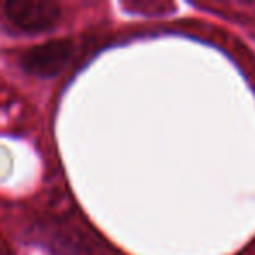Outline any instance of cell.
Segmentation results:
<instances>
[{
  "label": "cell",
  "mask_w": 255,
  "mask_h": 255,
  "mask_svg": "<svg viewBox=\"0 0 255 255\" xmlns=\"http://www.w3.org/2000/svg\"><path fill=\"white\" fill-rule=\"evenodd\" d=\"M12 28L25 33H42L61 19V5L51 0H9L2 5Z\"/></svg>",
  "instance_id": "obj_1"
},
{
  "label": "cell",
  "mask_w": 255,
  "mask_h": 255,
  "mask_svg": "<svg viewBox=\"0 0 255 255\" xmlns=\"http://www.w3.org/2000/svg\"><path fill=\"white\" fill-rule=\"evenodd\" d=\"M72 54H74L72 40H49V42L26 49L19 56V65L26 74L49 79L58 75L67 67L68 61L72 60Z\"/></svg>",
  "instance_id": "obj_2"
}]
</instances>
